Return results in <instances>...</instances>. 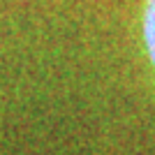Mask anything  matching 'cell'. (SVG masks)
Wrapping results in <instances>:
<instances>
[{
	"label": "cell",
	"mask_w": 155,
	"mask_h": 155,
	"mask_svg": "<svg viewBox=\"0 0 155 155\" xmlns=\"http://www.w3.org/2000/svg\"><path fill=\"white\" fill-rule=\"evenodd\" d=\"M141 37L146 58L155 74V0H143V14H141Z\"/></svg>",
	"instance_id": "cell-1"
}]
</instances>
